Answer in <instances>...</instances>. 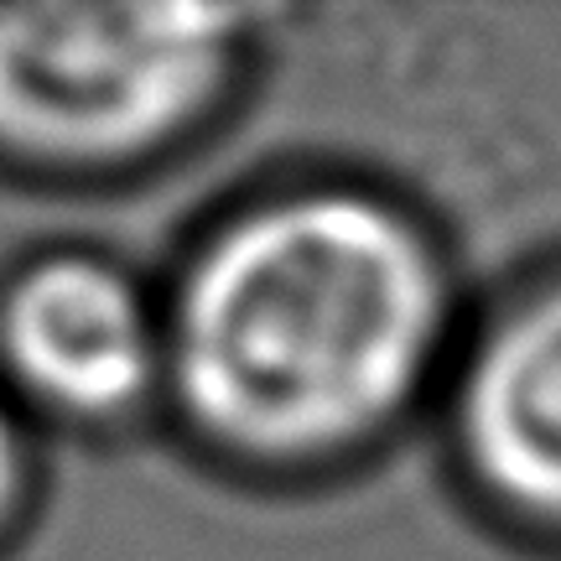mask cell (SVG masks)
I'll return each mask as SVG.
<instances>
[{
    "mask_svg": "<svg viewBox=\"0 0 561 561\" xmlns=\"http://www.w3.org/2000/svg\"><path fill=\"white\" fill-rule=\"evenodd\" d=\"M447 271L369 193H286L229 219L167 312V385L229 458L328 462L421 396L447 339Z\"/></svg>",
    "mask_w": 561,
    "mask_h": 561,
    "instance_id": "obj_1",
    "label": "cell"
},
{
    "mask_svg": "<svg viewBox=\"0 0 561 561\" xmlns=\"http://www.w3.org/2000/svg\"><path fill=\"white\" fill-rule=\"evenodd\" d=\"M224 5H0V151L125 167L203 121L244 47Z\"/></svg>",
    "mask_w": 561,
    "mask_h": 561,
    "instance_id": "obj_2",
    "label": "cell"
},
{
    "mask_svg": "<svg viewBox=\"0 0 561 561\" xmlns=\"http://www.w3.org/2000/svg\"><path fill=\"white\" fill-rule=\"evenodd\" d=\"M0 369L47 416H130L167 385V318L121 265L47 255L0 297Z\"/></svg>",
    "mask_w": 561,
    "mask_h": 561,
    "instance_id": "obj_3",
    "label": "cell"
},
{
    "mask_svg": "<svg viewBox=\"0 0 561 561\" xmlns=\"http://www.w3.org/2000/svg\"><path fill=\"white\" fill-rule=\"evenodd\" d=\"M458 453L483 494L561 530V280L515 301L458 385Z\"/></svg>",
    "mask_w": 561,
    "mask_h": 561,
    "instance_id": "obj_4",
    "label": "cell"
},
{
    "mask_svg": "<svg viewBox=\"0 0 561 561\" xmlns=\"http://www.w3.org/2000/svg\"><path fill=\"white\" fill-rule=\"evenodd\" d=\"M21 489H26V442H21V421L11 401H0V530L16 515Z\"/></svg>",
    "mask_w": 561,
    "mask_h": 561,
    "instance_id": "obj_5",
    "label": "cell"
}]
</instances>
